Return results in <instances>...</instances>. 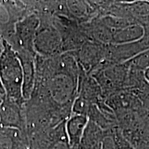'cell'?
<instances>
[{
	"mask_svg": "<svg viewBox=\"0 0 149 149\" xmlns=\"http://www.w3.org/2000/svg\"><path fill=\"white\" fill-rule=\"evenodd\" d=\"M0 82L7 98L21 105L25 104L21 61L13 48L2 37L0 44Z\"/></svg>",
	"mask_w": 149,
	"mask_h": 149,
	"instance_id": "obj_1",
	"label": "cell"
},
{
	"mask_svg": "<svg viewBox=\"0 0 149 149\" xmlns=\"http://www.w3.org/2000/svg\"><path fill=\"white\" fill-rule=\"evenodd\" d=\"M38 17L40 24L34 41V50L36 55L51 57L62 53L60 34L52 22V17Z\"/></svg>",
	"mask_w": 149,
	"mask_h": 149,
	"instance_id": "obj_2",
	"label": "cell"
},
{
	"mask_svg": "<svg viewBox=\"0 0 149 149\" xmlns=\"http://www.w3.org/2000/svg\"><path fill=\"white\" fill-rule=\"evenodd\" d=\"M40 24V17L35 13L28 15L15 24L14 35L7 42L16 53L35 54L34 41Z\"/></svg>",
	"mask_w": 149,
	"mask_h": 149,
	"instance_id": "obj_3",
	"label": "cell"
},
{
	"mask_svg": "<svg viewBox=\"0 0 149 149\" xmlns=\"http://www.w3.org/2000/svg\"><path fill=\"white\" fill-rule=\"evenodd\" d=\"M108 44L88 40L77 51L72 54L82 69L90 74L101 68L107 56Z\"/></svg>",
	"mask_w": 149,
	"mask_h": 149,
	"instance_id": "obj_4",
	"label": "cell"
},
{
	"mask_svg": "<svg viewBox=\"0 0 149 149\" xmlns=\"http://www.w3.org/2000/svg\"><path fill=\"white\" fill-rule=\"evenodd\" d=\"M0 127L15 128L27 134L24 105L3 96L0 103Z\"/></svg>",
	"mask_w": 149,
	"mask_h": 149,
	"instance_id": "obj_5",
	"label": "cell"
},
{
	"mask_svg": "<svg viewBox=\"0 0 149 149\" xmlns=\"http://www.w3.org/2000/svg\"><path fill=\"white\" fill-rule=\"evenodd\" d=\"M21 61L23 70V86L22 93L25 101L31 98L35 88L36 80L35 54L30 53H17Z\"/></svg>",
	"mask_w": 149,
	"mask_h": 149,
	"instance_id": "obj_6",
	"label": "cell"
},
{
	"mask_svg": "<svg viewBox=\"0 0 149 149\" xmlns=\"http://www.w3.org/2000/svg\"><path fill=\"white\" fill-rule=\"evenodd\" d=\"M0 149H31L26 133L17 129L0 127Z\"/></svg>",
	"mask_w": 149,
	"mask_h": 149,
	"instance_id": "obj_7",
	"label": "cell"
},
{
	"mask_svg": "<svg viewBox=\"0 0 149 149\" xmlns=\"http://www.w3.org/2000/svg\"><path fill=\"white\" fill-rule=\"evenodd\" d=\"M88 122V117L82 115L71 114L66 120L65 128L71 148L79 146Z\"/></svg>",
	"mask_w": 149,
	"mask_h": 149,
	"instance_id": "obj_8",
	"label": "cell"
},
{
	"mask_svg": "<svg viewBox=\"0 0 149 149\" xmlns=\"http://www.w3.org/2000/svg\"><path fill=\"white\" fill-rule=\"evenodd\" d=\"M68 18L79 24L86 23L97 17L89 1H66Z\"/></svg>",
	"mask_w": 149,
	"mask_h": 149,
	"instance_id": "obj_9",
	"label": "cell"
},
{
	"mask_svg": "<svg viewBox=\"0 0 149 149\" xmlns=\"http://www.w3.org/2000/svg\"><path fill=\"white\" fill-rule=\"evenodd\" d=\"M106 131L88 120L77 149H101L102 142Z\"/></svg>",
	"mask_w": 149,
	"mask_h": 149,
	"instance_id": "obj_10",
	"label": "cell"
},
{
	"mask_svg": "<svg viewBox=\"0 0 149 149\" xmlns=\"http://www.w3.org/2000/svg\"><path fill=\"white\" fill-rule=\"evenodd\" d=\"M145 32L142 26L135 23L123 29L117 30L113 34L111 44H129L140 40L144 36Z\"/></svg>",
	"mask_w": 149,
	"mask_h": 149,
	"instance_id": "obj_11",
	"label": "cell"
},
{
	"mask_svg": "<svg viewBox=\"0 0 149 149\" xmlns=\"http://www.w3.org/2000/svg\"><path fill=\"white\" fill-rule=\"evenodd\" d=\"M126 62L131 68L144 71L149 67V48Z\"/></svg>",
	"mask_w": 149,
	"mask_h": 149,
	"instance_id": "obj_12",
	"label": "cell"
},
{
	"mask_svg": "<svg viewBox=\"0 0 149 149\" xmlns=\"http://www.w3.org/2000/svg\"><path fill=\"white\" fill-rule=\"evenodd\" d=\"M110 131L111 130L106 131L105 136L102 142L101 149H117L113 133H111Z\"/></svg>",
	"mask_w": 149,
	"mask_h": 149,
	"instance_id": "obj_13",
	"label": "cell"
},
{
	"mask_svg": "<svg viewBox=\"0 0 149 149\" xmlns=\"http://www.w3.org/2000/svg\"><path fill=\"white\" fill-rule=\"evenodd\" d=\"M113 135L114 137L117 149H134L133 146H131L128 144L127 141L123 138L120 134L115 132V133H113Z\"/></svg>",
	"mask_w": 149,
	"mask_h": 149,
	"instance_id": "obj_14",
	"label": "cell"
},
{
	"mask_svg": "<svg viewBox=\"0 0 149 149\" xmlns=\"http://www.w3.org/2000/svg\"><path fill=\"white\" fill-rule=\"evenodd\" d=\"M144 75L147 82L149 84V67L144 71Z\"/></svg>",
	"mask_w": 149,
	"mask_h": 149,
	"instance_id": "obj_15",
	"label": "cell"
},
{
	"mask_svg": "<svg viewBox=\"0 0 149 149\" xmlns=\"http://www.w3.org/2000/svg\"><path fill=\"white\" fill-rule=\"evenodd\" d=\"M0 93H1V94L4 95H5L4 91H3V88H2V86H1V82H0Z\"/></svg>",
	"mask_w": 149,
	"mask_h": 149,
	"instance_id": "obj_16",
	"label": "cell"
},
{
	"mask_svg": "<svg viewBox=\"0 0 149 149\" xmlns=\"http://www.w3.org/2000/svg\"><path fill=\"white\" fill-rule=\"evenodd\" d=\"M3 96H4V95L1 94V93H0V103H1V101H2V99L3 97Z\"/></svg>",
	"mask_w": 149,
	"mask_h": 149,
	"instance_id": "obj_17",
	"label": "cell"
},
{
	"mask_svg": "<svg viewBox=\"0 0 149 149\" xmlns=\"http://www.w3.org/2000/svg\"><path fill=\"white\" fill-rule=\"evenodd\" d=\"M1 35H0V42H1Z\"/></svg>",
	"mask_w": 149,
	"mask_h": 149,
	"instance_id": "obj_18",
	"label": "cell"
}]
</instances>
